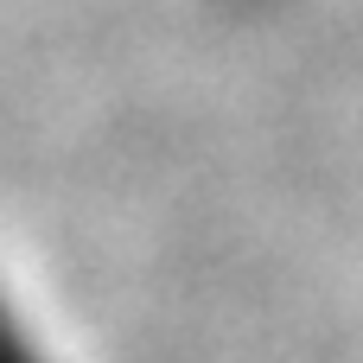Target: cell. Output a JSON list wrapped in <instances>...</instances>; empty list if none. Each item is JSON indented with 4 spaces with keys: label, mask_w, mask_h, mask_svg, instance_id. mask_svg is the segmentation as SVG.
<instances>
[{
    "label": "cell",
    "mask_w": 363,
    "mask_h": 363,
    "mask_svg": "<svg viewBox=\"0 0 363 363\" xmlns=\"http://www.w3.org/2000/svg\"><path fill=\"white\" fill-rule=\"evenodd\" d=\"M0 363H45L38 351H32V338L13 325V313H6V306H0Z\"/></svg>",
    "instance_id": "6da1fadb"
}]
</instances>
